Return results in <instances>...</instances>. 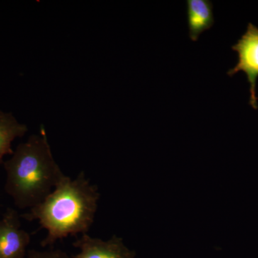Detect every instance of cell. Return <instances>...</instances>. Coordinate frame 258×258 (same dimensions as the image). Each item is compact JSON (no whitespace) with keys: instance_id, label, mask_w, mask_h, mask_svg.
<instances>
[{"instance_id":"1","label":"cell","mask_w":258,"mask_h":258,"mask_svg":"<svg viewBox=\"0 0 258 258\" xmlns=\"http://www.w3.org/2000/svg\"><path fill=\"white\" fill-rule=\"evenodd\" d=\"M98 200V189L84 173L75 179L64 176L42 203L22 217L37 220L47 230L41 243L46 247L69 235L87 234L96 217Z\"/></svg>"},{"instance_id":"2","label":"cell","mask_w":258,"mask_h":258,"mask_svg":"<svg viewBox=\"0 0 258 258\" xmlns=\"http://www.w3.org/2000/svg\"><path fill=\"white\" fill-rule=\"evenodd\" d=\"M4 166L5 191L20 209H31L42 203L66 176L54 159L42 125L40 134L19 144Z\"/></svg>"},{"instance_id":"3","label":"cell","mask_w":258,"mask_h":258,"mask_svg":"<svg viewBox=\"0 0 258 258\" xmlns=\"http://www.w3.org/2000/svg\"><path fill=\"white\" fill-rule=\"evenodd\" d=\"M232 50L238 54L237 64L227 72L230 77L239 72H243L247 76L249 84V103L252 108H258L256 96V83L258 78V28L253 24L248 23L247 30L239 39Z\"/></svg>"},{"instance_id":"4","label":"cell","mask_w":258,"mask_h":258,"mask_svg":"<svg viewBox=\"0 0 258 258\" xmlns=\"http://www.w3.org/2000/svg\"><path fill=\"white\" fill-rule=\"evenodd\" d=\"M30 241L18 212L8 209L0 220V258H26Z\"/></svg>"},{"instance_id":"5","label":"cell","mask_w":258,"mask_h":258,"mask_svg":"<svg viewBox=\"0 0 258 258\" xmlns=\"http://www.w3.org/2000/svg\"><path fill=\"white\" fill-rule=\"evenodd\" d=\"M74 245L80 249L75 258H134L135 255L116 236L104 241L83 234Z\"/></svg>"},{"instance_id":"6","label":"cell","mask_w":258,"mask_h":258,"mask_svg":"<svg viewBox=\"0 0 258 258\" xmlns=\"http://www.w3.org/2000/svg\"><path fill=\"white\" fill-rule=\"evenodd\" d=\"M186 5L189 37L196 42L200 35L215 23L213 5L209 0H187Z\"/></svg>"},{"instance_id":"7","label":"cell","mask_w":258,"mask_h":258,"mask_svg":"<svg viewBox=\"0 0 258 258\" xmlns=\"http://www.w3.org/2000/svg\"><path fill=\"white\" fill-rule=\"evenodd\" d=\"M28 132V127L20 123L11 113L0 111V164L3 158L13 154L12 144L15 139L23 137Z\"/></svg>"},{"instance_id":"8","label":"cell","mask_w":258,"mask_h":258,"mask_svg":"<svg viewBox=\"0 0 258 258\" xmlns=\"http://www.w3.org/2000/svg\"><path fill=\"white\" fill-rule=\"evenodd\" d=\"M26 258H69L68 254L60 249L38 251L30 250L27 254Z\"/></svg>"}]
</instances>
